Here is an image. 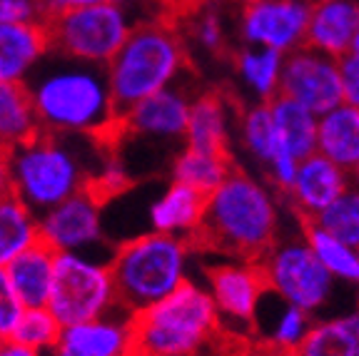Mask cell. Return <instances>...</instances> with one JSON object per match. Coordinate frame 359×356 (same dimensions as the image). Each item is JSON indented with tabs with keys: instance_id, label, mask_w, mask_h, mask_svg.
<instances>
[{
	"instance_id": "obj_29",
	"label": "cell",
	"mask_w": 359,
	"mask_h": 356,
	"mask_svg": "<svg viewBox=\"0 0 359 356\" xmlns=\"http://www.w3.org/2000/svg\"><path fill=\"white\" fill-rule=\"evenodd\" d=\"M240 120V142L247 150V155L255 162H259L262 167H267L269 162L280 157L285 150V145L280 142L277 135L275 120L269 112V102H252L237 115Z\"/></svg>"
},
{
	"instance_id": "obj_44",
	"label": "cell",
	"mask_w": 359,
	"mask_h": 356,
	"mask_svg": "<svg viewBox=\"0 0 359 356\" xmlns=\"http://www.w3.org/2000/svg\"><path fill=\"white\" fill-rule=\"evenodd\" d=\"M349 179H352V187H354V189H359V170H357V172L349 174Z\"/></svg>"
},
{
	"instance_id": "obj_40",
	"label": "cell",
	"mask_w": 359,
	"mask_h": 356,
	"mask_svg": "<svg viewBox=\"0 0 359 356\" xmlns=\"http://www.w3.org/2000/svg\"><path fill=\"white\" fill-rule=\"evenodd\" d=\"M0 356H40L38 349H30V346L20 344L15 339H0Z\"/></svg>"
},
{
	"instance_id": "obj_6",
	"label": "cell",
	"mask_w": 359,
	"mask_h": 356,
	"mask_svg": "<svg viewBox=\"0 0 359 356\" xmlns=\"http://www.w3.org/2000/svg\"><path fill=\"white\" fill-rule=\"evenodd\" d=\"M190 252L187 240L160 232L123 242L107 262L120 309L133 314L182 287L187 282Z\"/></svg>"
},
{
	"instance_id": "obj_10",
	"label": "cell",
	"mask_w": 359,
	"mask_h": 356,
	"mask_svg": "<svg viewBox=\"0 0 359 356\" xmlns=\"http://www.w3.org/2000/svg\"><path fill=\"white\" fill-rule=\"evenodd\" d=\"M100 210L102 202L90 189L67 197L65 202L38 217L40 242H45L57 254L70 252V254L93 256L95 249H102Z\"/></svg>"
},
{
	"instance_id": "obj_36",
	"label": "cell",
	"mask_w": 359,
	"mask_h": 356,
	"mask_svg": "<svg viewBox=\"0 0 359 356\" xmlns=\"http://www.w3.org/2000/svg\"><path fill=\"white\" fill-rule=\"evenodd\" d=\"M339 70V88H342V102L359 107V53L349 50L337 57Z\"/></svg>"
},
{
	"instance_id": "obj_1",
	"label": "cell",
	"mask_w": 359,
	"mask_h": 356,
	"mask_svg": "<svg viewBox=\"0 0 359 356\" xmlns=\"http://www.w3.org/2000/svg\"><path fill=\"white\" fill-rule=\"evenodd\" d=\"M22 85L30 95L40 132L85 135L110 147L120 112L112 100L105 65L48 50Z\"/></svg>"
},
{
	"instance_id": "obj_19",
	"label": "cell",
	"mask_w": 359,
	"mask_h": 356,
	"mask_svg": "<svg viewBox=\"0 0 359 356\" xmlns=\"http://www.w3.org/2000/svg\"><path fill=\"white\" fill-rule=\"evenodd\" d=\"M344 172L359 170V107L339 102L317 117V150Z\"/></svg>"
},
{
	"instance_id": "obj_42",
	"label": "cell",
	"mask_w": 359,
	"mask_h": 356,
	"mask_svg": "<svg viewBox=\"0 0 359 356\" xmlns=\"http://www.w3.org/2000/svg\"><path fill=\"white\" fill-rule=\"evenodd\" d=\"M242 356H302L297 349H277L269 344H255L250 351H245Z\"/></svg>"
},
{
	"instance_id": "obj_43",
	"label": "cell",
	"mask_w": 359,
	"mask_h": 356,
	"mask_svg": "<svg viewBox=\"0 0 359 356\" xmlns=\"http://www.w3.org/2000/svg\"><path fill=\"white\" fill-rule=\"evenodd\" d=\"M53 356H83V354H75V351L70 349H62V346H55V349H50Z\"/></svg>"
},
{
	"instance_id": "obj_45",
	"label": "cell",
	"mask_w": 359,
	"mask_h": 356,
	"mask_svg": "<svg viewBox=\"0 0 359 356\" xmlns=\"http://www.w3.org/2000/svg\"><path fill=\"white\" fill-rule=\"evenodd\" d=\"M352 50H357V53H359V28H357V33H354V40H352Z\"/></svg>"
},
{
	"instance_id": "obj_9",
	"label": "cell",
	"mask_w": 359,
	"mask_h": 356,
	"mask_svg": "<svg viewBox=\"0 0 359 356\" xmlns=\"http://www.w3.org/2000/svg\"><path fill=\"white\" fill-rule=\"evenodd\" d=\"M269 294L307 314L322 312L332 299L334 279L304 240H277L257 259Z\"/></svg>"
},
{
	"instance_id": "obj_31",
	"label": "cell",
	"mask_w": 359,
	"mask_h": 356,
	"mask_svg": "<svg viewBox=\"0 0 359 356\" xmlns=\"http://www.w3.org/2000/svg\"><path fill=\"white\" fill-rule=\"evenodd\" d=\"M304 242L334 282L359 287V249L337 240L314 222H304Z\"/></svg>"
},
{
	"instance_id": "obj_33",
	"label": "cell",
	"mask_w": 359,
	"mask_h": 356,
	"mask_svg": "<svg viewBox=\"0 0 359 356\" xmlns=\"http://www.w3.org/2000/svg\"><path fill=\"white\" fill-rule=\"evenodd\" d=\"M60 329L62 327L57 324V319L48 312V306H30V309H22L11 339L20 341V344L30 346V349L50 351L57 346Z\"/></svg>"
},
{
	"instance_id": "obj_7",
	"label": "cell",
	"mask_w": 359,
	"mask_h": 356,
	"mask_svg": "<svg viewBox=\"0 0 359 356\" xmlns=\"http://www.w3.org/2000/svg\"><path fill=\"white\" fill-rule=\"evenodd\" d=\"M48 312L60 327L90 322L112 312H123L115 296V282L107 262L95 256L62 252L55 256Z\"/></svg>"
},
{
	"instance_id": "obj_15",
	"label": "cell",
	"mask_w": 359,
	"mask_h": 356,
	"mask_svg": "<svg viewBox=\"0 0 359 356\" xmlns=\"http://www.w3.org/2000/svg\"><path fill=\"white\" fill-rule=\"evenodd\" d=\"M352 184L349 172L337 167L334 162L322 157L320 152H312L304 160H299L294 182L285 192L287 202L304 222H312L325 207H330L344 189Z\"/></svg>"
},
{
	"instance_id": "obj_32",
	"label": "cell",
	"mask_w": 359,
	"mask_h": 356,
	"mask_svg": "<svg viewBox=\"0 0 359 356\" xmlns=\"http://www.w3.org/2000/svg\"><path fill=\"white\" fill-rule=\"evenodd\" d=\"M312 222L325 232H330L332 237L359 249V189L349 184L342 195L337 197L330 207H325Z\"/></svg>"
},
{
	"instance_id": "obj_23",
	"label": "cell",
	"mask_w": 359,
	"mask_h": 356,
	"mask_svg": "<svg viewBox=\"0 0 359 356\" xmlns=\"http://www.w3.org/2000/svg\"><path fill=\"white\" fill-rule=\"evenodd\" d=\"M255 317H264V327L257 329L259 331L257 344H269V346H277V349H299L314 322L312 314L287 304V301H282L275 294H269V292L262 296Z\"/></svg>"
},
{
	"instance_id": "obj_12",
	"label": "cell",
	"mask_w": 359,
	"mask_h": 356,
	"mask_svg": "<svg viewBox=\"0 0 359 356\" xmlns=\"http://www.w3.org/2000/svg\"><path fill=\"white\" fill-rule=\"evenodd\" d=\"M309 0H247L240 15L245 45H259L290 55L304 45Z\"/></svg>"
},
{
	"instance_id": "obj_30",
	"label": "cell",
	"mask_w": 359,
	"mask_h": 356,
	"mask_svg": "<svg viewBox=\"0 0 359 356\" xmlns=\"http://www.w3.org/2000/svg\"><path fill=\"white\" fill-rule=\"evenodd\" d=\"M40 240L38 217L15 195L0 200V269Z\"/></svg>"
},
{
	"instance_id": "obj_4",
	"label": "cell",
	"mask_w": 359,
	"mask_h": 356,
	"mask_svg": "<svg viewBox=\"0 0 359 356\" xmlns=\"http://www.w3.org/2000/svg\"><path fill=\"white\" fill-rule=\"evenodd\" d=\"M217 331L212 296L187 279L165 299L130 314V356H200Z\"/></svg>"
},
{
	"instance_id": "obj_18",
	"label": "cell",
	"mask_w": 359,
	"mask_h": 356,
	"mask_svg": "<svg viewBox=\"0 0 359 356\" xmlns=\"http://www.w3.org/2000/svg\"><path fill=\"white\" fill-rule=\"evenodd\" d=\"M57 346L83 356H130V314H105L62 327Z\"/></svg>"
},
{
	"instance_id": "obj_21",
	"label": "cell",
	"mask_w": 359,
	"mask_h": 356,
	"mask_svg": "<svg viewBox=\"0 0 359 356\" xmlns=\"http://www.w3.org/2000/svg\"><path fill=\"white\" fill-rule=\"evenodd\" d=\"M55 256L57 252H53L45 242L38 240L6 267L13 292H15V296L25 309L48 304L53 287V272H55Z\"/></svg>"
},
{
	"instance_id": "obj_2",
	"label": "cell",
	"mask_w": 359,
	"mask_h": 356,
	"mask_svg": "<svg viewBox=\"0 0 359 356\" xmlns=\"http://www.w3.org/2000/svg\"><path fill=\"white\" fill-rule=\"evenodd\" d=\"M110 147L85 135L38 132L11 150L13 195L40 217L90 187Z\"/></svg>"
},
{
	"instance_id": "obj_35",
	"label": "cell",
	"mask_w": 359,
	"mask_h": 356,
	"mask_svg": "<svg viewBox=\"0 0 359 356\" xmlns=\"http://www.w3.org/2000/svg\"><path fill=\"white\" fill-rule=\"evenodd\" d=\"M22 309L25 306L20 304V299L13 292L6 269H0V339H8L13 334V329H15Z\"/></svg>"
},
{
	"instance_id": "obj_34",
	"label": "cell",
	"mask_w": 359,
	"mask_h": 356,
	"mask_svg": "<svg viewBox=\"0 0 359 356\" xmlns=\"http://www.w3.org/2000/svg\"><path fill=\"white\" fill-rule=\"evenodd\" d=\"M200 13H197L195 22H192V35H195L197 43L205 48L212 55H222L224 48H227V35H224L222 18L215 8H205V3H197Z\"/></svg>"
},
{
	"instance_id": "obj_16",
	"label": "cell",
	"mask_w": 359,
	"mask_h": 356,
	"mask_svg": "<svg viewBox=\"0 0 359 356\" xmlns=\"http://www.w3.org/2000/svg\"><path fill=\"white\" fill-rule=\"evenodd\" d=\"M359 28L357 0H309V20L304 45L330 57L352 50L354 33Z\"/></svg>"
},
{
	"instance_id": "obj_25",
	"label": "cell",
	"mask_w": 359,
	"mask_h": 356,
	"mask_svg": "<svg viewBox=\"0 0 359 356\" xmlns=\"http://www.w3.org/2000/svg\"><path fill=\"white\" fill-rule=\"evenodd\" d=\"M285 55L259 45H245L235 55L237 80L252 95L255 102H269L280 95V78Z\"/></svg>"
},
{
	"instance_id": "obj_27",
	"label": "cell",
	"mask_w": 359,
	"mask_h": 356,
	"mask_svg": "<svg viewBox=\"0 0 359 356\" xmlns=\"http://www.w3.org/2000/svg\"><path fill=\"white\" fill-rule=\"evenodd\" d=\"M235 170L230 155H219V152H205L185 147L177 152L172 162V182L187 184L208 197L212 189H217L224 182V177Z\"/></svg>"
},
{
	"instance_id": "obj_39",
	"label": "cell",
	"mask_w": 359,
	"mask_h": 356,
	"mask_svg": "<svg viewBox=\"0 0 359 356\" xmlns=\"http://www.w3.org/2000/svg\"><path fill=\"white\" fill-rule=\"evenodd\" d=\"M13 195V170H11V150L0 147V200Z\"/></svg>"
},
{
	"instance_id": "obj_24",
	"label": "cell",
	"mask_w": 359,
	"mask_h": 356,
	"mask_svg": "<svg viewBox=\"0 0 359 356\" xmlns=\"http://www.w3.org/2000/svg\"><path fill=\"white\" fill-rule=\"evenodd\" d=\"M269 112L275 120L280 142L294 160H304L317 150V115L314 112L285 95H277L269 100Z\"/></svg>"
},
{
	"instance_id": "obj_5",
	"label": "cell",
	"mask_w": 359,
	"mask_h": 356,
	"mask_svg": "<svg viewBox=\"0 0 359 356\" xmlns=\"http://www.w3.org/2000/svg\"><path fill=\"white\" fill-rule=\"evenodd\" d=\"M185 65V43L172 20L133 25L120 50L105 65L118 112H125L160 90L172 88Z\"/></svg>"
},
{
	"instance_id": "obj_22",
	"label": "cell",
	"mask_w": 359,
	"mask_h": 356,
	"mask_svg": "<svg viewBox=\"0 0 359 356\" xmlns=\"http://www.w3.org/2000/svg\"><path fill=\"white\" fill-rule=\"evenodd\" d=\"M230 105L219 93H205L190 100V115L185 128V145L192 150L219 152L230 150Z\"/></svg>"
},
{
	"instance_id": "obj_13",
	"label": "cell",
	"mask_w": 359,
	"mask_h": 356,
	"mask_svg": "<svg viewBox=\"0 0 359 356\" xmlns=\"http://www.w3.org/2000/svg\"><path fill=\"white\" fill-rule=\"evenodd\" d=\"M187 115H190V97L175 85L165 88L120 112L118 132L112 142L125 137L147 139V142H185Z\"/></svg>"
},
{
	"instance_id": "obj_26",
	"label": "cell",
	"mask_w": 359,
	"mask_h": 356,
	"mask_svg": "<svg viewBox=\"0 0 359 356\" xmlns=\"http://www.w3.org/2000/svg\"><path fill=\"white\" fill-rule=\"evenodd\" d=\"M38 132V117L25 85L0 83V147L15 150Z\"/></svg>"
},
{
	"instance_id": "obj_20",
	"label": "cell",
	"mask_w": 359,
	"mask_h": 356,
	"mask_svg": "<svg viewBox=\"0 0 359 356\" xmlns=\"http://www.w3.org/2000/svg\"><path fill=\"white\" fill-rule=\"evenodd\" d=\"M205 214V195L187 184L172 182L150 207L152 232L182 237L190 242L197 234Z\"/></svg>"
},
{
	"instance_id": "obj_28",
	"label": "cell",
	"mask_w": 359,
	"mask_h": 356,
	"mask_svg": "<svg viewBox=\"0 0 359 356\" xmlns=\"http://www.w3.org/2000/svg\"><path fill=\"white\" fill-rule=\"evenodd\" d=\"M357 334L359 312L320 319L312 322L297 351L302 356H357Z\"/></svg>"
},
{
	"instance_id": "obj_3",
	"label": "cell",
	"mask_w": 359,
	"mask_h": 356,
	"mask_svg": "<svg viewBox=\"0 0 359 356\" xmlns=\"http://www.w3.org/2000/svg\"><path fill=\"white\" fill-rule=\"evenodd\" d=\"M280 205L269 184L232 170L205 197V214L190 247L222 252L235 259L257 262L280 237Z\"/></svg>"
},
{
	"instance_id": "obj_14",
	"label": "cell",
	"mask_w": 359,
	"mask_h": 356,
	"mask_svg": "<svg viewBox=\"0 0 359 356\" xmlns=\"http://www.w3.org/2000/svg\"><path fill=\"white\" fill-rule=\"evenodd\" d=\"M208 294L212 296L219 322L227 319L252 327L259 301L267 294V284L257 262H219L208 267Z\"/></svg>"
},
{
	"instance_id": "obj_38",
	"label": "cell",
	"mask_w": 359,
	"mask_h": 356,
	"mask_svg": "<svg viewBox=\"0 0 359 356\" xmlns=\"http://www.w3.org/2000/svg\"><path fill=\"white\" fill-rule=\"evenodd\" d=\"M100 3H123V0H40L45 18L57 15V13H65V11H73V8L100 6Z\"/></svg>"
},
{
	"instance_id": "obj_11",
	"label": "cell",
	"mask_w": 359,
	"mask_h": 356,
	"mask_svg": "<svg viewBox=\"0 0 359 356\" xmlns=\"http://www.w3.org/2000/svg\"><path fill=\"white\" fill-rule=\"evenodd\" d=\"M280 95L299 102L320 117L342 102L337 57H330L307 45L285 55L280 78Z\"/></svg>"
},
{
	"instance_id": "obj_17",
	"label": "cell",
	"mask_w": 359,
	"mask_h": 356,
	"mask_svg": "<svg viewBox=\"0 0 359 356\" xmlns=\"http://www.w3.org/2000/svg\"><path fill=\"white\" fill-rule=\"evenodd\" d=\"M48 50L43 22H0V83H25Z\"/></svg>"
},
{
	"instance_id": "obj_41",
	"label": "cell",
	"mask_w": 359,
	"mask_h": 356,
	"mask_svg": "<svg viewBox=\"0 0 359 356\" xmlns=\"http://www.w3.org/2000/svg\"><path fill=\"white\" fill-rule=\"evenodd\" d=\"M157 6H163L170 15H187L190 11H195V6L200 0H155Z\"/></svg>"
},
{
	"instance_id": "obj_47",
	"label": "cell",
	"mask_w": 359,
	"mask_h": 356,
	"mask_svg": "<svg viewBox=\"0 0 359 356\" xmlns=\"http://www.w3.org/2000/svg\"><path fill=\"white\" fill-rule=\"evenodd\" d=\"M245 3H247V0H245Z\"/></svg>"
},
{
	"instance_id": "obj_46",
	"label": "cell",
	"mask_w": 359,
	"mask_h": 356,
	"mask_svg": "<svg viewBox=\"0 0 359 356\" xmlns=\"http://www.w3.org/2000/svg\"><path fill=\"white\" fill-rule=\"evenodd\" d=\"M200 356H205V354H200Z\"/></svg>"
},
{
	"instance_id": "obj_8",
	"label": "cell",
	"mask_w": 359,
	"mask_h": 356,
	"mask_svg": "<svg viewBox=\"0 0 359 356\" xmlns=\"http://www.w3.org/2000/svg\"><path fill=\"white\" fill-rule=\"evenodd\" d=\"M43 25L50 50L95 65H107L133 30L123 3L73 8L45 18Z\"/></svg>"
},
{
	"instance_id": "obj_37",
	"label": "cell",
	"mask_w": 359,
	"mask_h": 356,
	"mask_svg": "<svg viewBox=\"0 0 359 356\" xmlns=\"http://www.w3.org/2000/svg\"><path fill=\"white\" fill-rule=\"evenodd\" d=\"M0 22H45L40 0H0Z\"/></svg>"
}]
</instances>
